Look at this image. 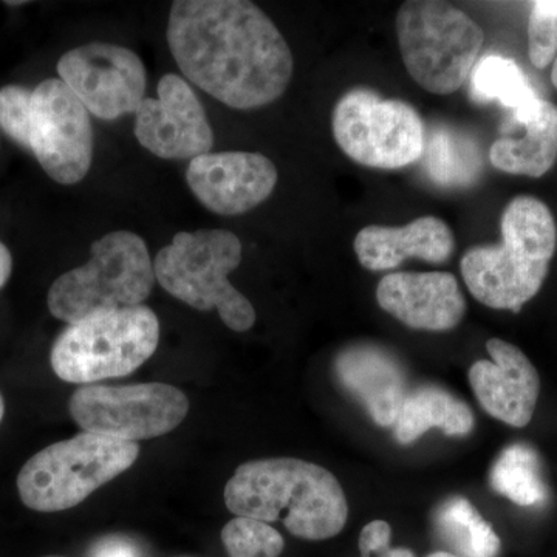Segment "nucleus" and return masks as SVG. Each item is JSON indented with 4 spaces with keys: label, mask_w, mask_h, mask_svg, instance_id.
Here are the masks:
<instances>
[{
    "label": "nucleus",
    "mask_w": 557,
    "mask_h": 557,
    "mask_svg": "<svg viewBox=\"0 0 557 557\" xmlns=\"http://www.w3.org/2000/svg\"><path fill=\"white\" fill-rule=\"evenodd\" d=\"M166 36L185 78L228 108L269 106L292 81L287 40L247 0H177Z\"/></svg>",
    "instance_id": "1"
},
{
    "label": "nucleus",
    "mask_w": 557,
    "mask_h": 557,
    "mask_svg": "<svg viewBox=\"0 0 557 557\" xmlns=\"http://www.w3.org/2000/svg\"><path fill=\"white\" fill-rule=\"evenodd\" d=\"M222 542L230 557H278L285 548L277 530L248 518H234L226 523Z\"/></svg>",
    "instance_id": "25"
},
{
    "label": "nucleus",
    "mask_w": 557,
    "mask_h": 557,
    "mask_svg": "<svg viewBox=\"0 0 557 557\" xmlns=\"http://www.w3.org/2000/svg\"><path fill=\"white\" fill-rule=\"evenodd\" d=\"M435 527L458 557H498L500 537L471 502L449 498L435 512Z\"/></svg>",
    "instance_id": "21"
},
{
    "label": "nucleus",
    "mask_w": 557,
    "mask_h": 557,
    "mask_svg": "<svg viewBox=\"0 0 557 557\" xmlns=\"http://www.w3.org/2000/svg\"><path fill=\"white\" fill-rule=\"evenodd\" d=\"M70 416L84 432L137 443L161 437L188 416L189 399L163 383L84 386L70 398Z\"/></svg>",
    "instance_id": "10"
},
{
    "label": "nucleus",
    "mask_w": 557,
    "mask_h": 557,
    "mask_svg": "<svg viewBox=\"0 0 557 557\" xmlns=\"http://www.w3.org/2000/svg\"><path fill=\"white\" fill-rule=\"evenodd\" d=\"M22 146L61 185H76L94 160L89 110L61 79H46L32 90L27 131Z\"/></svg>",
    "instance_id": "11"
},
{
    "label": "nucleus",
    "mask_w": 557,
    "mask_h": 557,
    "mask_svg": "<svg viewBox=\"0 0 557 557\" xmlns=\"http://www.w3.org/2000/svg\"><path fill=\"white\" fill-rule=\"evenodd\" d=\"M423 157L424 171L432 182L450 188L472 185L482 171L474 141L450 129L432 131Z\"/></svg>",
    "instance_id": "23"
},
{
    "label": "nucleus",
    "mask_w": 557,
    "mask_h": 557,
    "mask_svg": "<svg viewBox=\"0 0 557 557\" xmlns=\"http://www.w3.org/2000/svg\"><path fill=\"white\" fill-rule=\"evenodd\" d=\"M491 486L519 507H536L547 502L548 487L542 475L536 450L525 443L508 446L491 469Z\"/></svg>",
    "instance_id": "22"
},
{
    "label": "nucleus",
    "mask_w": 557,
    "mask_h": 557,
    "mask_svg": "<svg viewBox=\"0 0 557 557\" xmlns=\"http://www.w3.org/2000/svg\"><path fill=\"white\" fill-rule=\"evenodd\" d=\"M428 557H458V556L453 555V553L438 552V553H432V555L428 556Z\"/></svg>",
    "instance_id": "30"
},
{
    "label": "nucleus",
    "mask_w": 557,
    "mask_h": 557,
    "mask_svg": "<svg viewBox=\"0 0 557 557\" xmlns=\"http://www.w3.org/2000/svg\"><path fill=\"white\" fill-rule=\"evenodd\" d=\"M434 428L446 435H467L474 428V416L448 391L435 386L417 388L408 394L399 409L395 437L403 445H409Z\"/></svg>",
    "instance_id": "20"
},
{
    "label": "nucleus",
    "mask_w": 557,
    "mask_h": 557,
    "mask_svg": "<svg viewBox=\"0 0 557 557\" xmlns=\"http://www.w3.org/2000/svg\"><path fill=\"white\" fill-rule=\"evenodd\" d=\"M89 557H141V552L131 539L109 536L94 545Z\"/></svg>",
    "instance_id": "28"
},
{
    "label": "nucleus",
    "mask_w": 557,
    "mask_h": 557,
    "mask_svg": "<svg viewBox=\"0 0 557 557\" xmlns=\"http://www.w3.org/2000/svg\"><path fill=\"white\" fill-rule=\"evenodd\" d=\"M376 300L403 324L426 332H449L467 313L457 277L446 271L387 274L376 287Z\"/></svg>",
    "instance_id": "16"
},
{
    "label": "nucleus",
    "mask_w": 557,
    "mask_h": 557,
    "mask_svg": "<svg viewBox=\"0 0 557 557\" xmlns=\"http://www.w3.org/2000/svg\"><path fill=\"white\" fill-rule=\"evenodd\" d=\"M11 270H13V258H11L9 248L0 242V288L9 281Z\"/></svg>",
    "instance_id": "29"
},
{
    "label": "nucleus",
    "mask_w": 557,
    "mask_h": 557,
    "mask_svg": "<svg viewBox=\"0 0 557 557\" xmlns=\"http://www.w3.org/2000/svg\"><path fill=\"white\" fill-rule=\"evenodd\" d=\"M46 557H62V556H46Z\"/></svg>",
    "instance_id": "32"
},
{
    "label": "nucleus",
    "mask_w": 557,
    "mask_h": 557,
    "mask_svg": "<svg viewBox=\"0 0 557 557\" xmlns=\"http://www.w3.org/2000/svg\"><path fill=\"white\" fill-rule=\"evenodd\" d=\"M493 361L474 362L469 368V384L480 406L496 420L512 428H525L536 410L541 379L527 355L507 341L486 343Z\"/></svg>",
    "instance_id": "15"
},
{
    "label": "nucleus",
    "mask_w": 557,
    "mask_h": 557,
    "mask_svg": "<svg viewBox=\"0 0 557 557\" xmlns=\"http://www.w3.org/2000/svg\"><path fill=\"white\" fill-rule=\"evenodd\" d=\"M399 51L418 86L435 95H450L471 76L482 53L485 33L453 3L409 0L399 7Z\"/></svg>",
    "instance_id": "6"
},
{
    "label": "nucleus",
    "mask_w": 557,
    "mask_h": 557,
    "mask_svg": "<svg viewBox=\"0 0 557 557\" xmlns=\"http://www.w3.org/2000/svg\"><path fill=\"white\" fill-rule=\"evenodd\" d=\"M354 247L366 270L384 271L410 258L445 263L456 249V237L442 219L426 215L406 226H366L355 237Z\"/></svg>",
    "instance_id": "17"
},
{
    "label": "nucleus",
    "mask_w": 557,
    "mask_h": 557,
    "mask_svg": "<svg viewBox=\"0 0 557 557\" xmlns=\"http://www.w3.org/2000/svg\"><path fill=\"white\" fill-rule=\"evenodd\" d=\"M528 54L536 69H547L555 62L552 81L557 89V0L533 3L528 21Z\"/></svg>",
    "instance_id": "26"
},
{
    "label": "nucleus",
    "mask_w": 557,
    "mask_h": 557,
    "mask_svg": "<svg viewBox=\"0 0 557 557\" xmlns=\"http://www.w3.org/2000/svg\"><path fill=\"white\" fill-rule=\"evenodd\" d=\"M225 504L237 518L282 522L307 541L335 537L346 527L348 505L338 479L299 458L248 461L226 483Z\"/></svg>",
    "instance_id": "2"
},
{
    "label": "nucleus",
    "mask_w": 557,
    "mask_h": 557,
    "mask_svg": "<svg viewBox=\"0 0 557 557\" xmlns=\"http://www.w3.org/2000/svg\"><path fill=\"white\" fill-rule=\"evenodd\" d=\"M469 91L472 101L480 104L497 101L512 112L539 98L519 65L500 54H487L479 60L469 76Z\"/></svg>",
    "instance_id": "24"
},
{
    "label": "nucleus",
    "mask_w": 557,
    "mask_h": 557,
    "mask_svg": "<svg viewBox=\"0 0 557 557\" xmlns=\"http://www.w3.org/2000/svg\"><path fill=\"white\" fill-rule=\"evenodd\" d=\"M240 262L242 242L231 231H182L157 255L153 271L174 298L200 311L218 310L226 327L247 332L255 307L228 278Z\"/></svg>",
    "instance_id": "4"
},
{
    "label": "nucleus",
    "mask_w": 557,
    "mask_h": 557,
    "mask_svg": "<svg viewBox=\"0 0 557 557\" xmlns=\"http://www.w3.org/2000/svg\"><path fill=\"white\" fill-rule=\"evenodd\" d=\"M138 454L137 443L81 432L35 454L17 475V490L25 507L64 511L127 471Z\"/></svg>",
    "instance_id": "8"
},
{
    "label": "nucleus",
    "mask_w": 557,
    "mask_h": 557,
    "mask_svg": "<svg viewBox=\"0 0 557 557\" xmlns=\"http://www.w3.org/2000/svg\"><path fill=\"white\" fill-rule=\"evenodd\" d=\"M339 383L380 426H394L406 397L405 370L394 355L375 346H351L335 361Z\"/></svg>",
    "instance_id": "18"
},
{
    "label": "nucleus",
    "mask_w": 557,
    "mask_h": 557,
    "mask_svg": "<svg viewBox=\"0 0 557 557\" xmlns=\"http://www.w3.org/2000/svg\"><path fill=\"white\" fill-rule=\"evenodd\" d=\"M159 341V318L149 307L100 311L69 324L58 336L51 368L65 383L121 379L145 364Z\"/></svg>",
    "instance_id": "7"
},
{
    "label": "nucleus",
    "mask_w": 557,
    "mask_h": 557,
    "mask_svg": "<svg viewBox=\"0 0 557 557\" xmlns=\"http://www.w3.org/2000/svg\"><path fill=\"white\" fill-rule=\"evenodd\" d=\"M89 262L53 282L50 313L75 324L100 311L143 306L156 284L148 245L132 231L106 234L91 245Z\"/></svg>",
    "instance_id": "5"
},
{
    "label": "nucleus",
    "mask_w": 557,
    "mask_h": 557,
    "mask_svg": "<svg viewBox=\"0 0 557 557\" xmlns=\"http://www.w3.org/2000/svg\"><path fill=\"white\" fill-rule=\"evenodd\" d=\"M277 170L262 153H205L189 161L186 182L197 200L220 215H239L263 203L277 185Z\"/></svg>",
    "instance_id": "14"
},
{
    "label": "nucleus",
    "mask_w": 557,
    "mask_h": 557,
    "mask_svg": "<svg viewBox=\"0 0 557 557\" xmlns=\"http://www.w3.org/2000/svg\"><path fill=\"white\" fill-rule=\"evenodd\" d=\"M512 119L525 127V134L496 139L490 149L491 164L507 174L542 177L557 161V108L537 98L512 112Z\"/></svg>",
    "instance_id": "19"
},
{
    "label": "nucleus",
    "mask_w": 557,
    "mask_h": 557,
    "mask_svg": "<svg viewBox=\"0 0 557 557\" xmlns=\"http://www.w3.org/2000/svg\"><path fill=\"white\" fill-rule=\"evenodd\" d=\"M3 413H5V401H3V397L0 395V423H2Z\"/></svg>",
    "instance_id": "31"
},
{
    "label": "nucleus",
    "mask_w": 557,
    "mask_h": 557,
    "mask_svg": "<svg viewBox=\"0 0 557 557\" xmlns=\"http://www.w3.org/2000/svg\"><path fill=\"white\" fill-rule=\"evenodd\" d=\"M159 97L145 98L135 112L139 145L164 160H194L211 152L214 134L207 110L185 78L168 73Z\"/></svg>",
    "instance_id": "13"
},
{
    "label": "nucleus",
    "mask_w": 557,
    "mask_h": 557,
    "mask_svg": "<svg viewBox=\"0 0 557 557\" xmlns=\"http://www.w3.org/2000/svg\"><path fill=\"white\" fill-rule=\"evenodd\" d=\"M392 528L384 520H373L362 528L358 547L361 557H416L408 548H391Z\"/></svg>",
    "instance_id": "27"
},
{
    "label": "nucleus",
    "mask_w": 557,
    "mask_h": 557,
    "mask_svg": "<svg viewBox=\"0 0 557 557\" xmlns=\"http://www.w3.org/2000/svg\"><path fill=\"white\" fill-rule=\"evenodd\" d=\"M333 137L358 164L373 170H401L417 163L426 146V131L408 102L383 100L368 89L347 91L332 115Z\"/></svg>",
    "instance_id": "9"
},
{
    "label": "nucleus",
    "mask_w": 557,
    "mask_h": 557,
    "mask_svg": "<svg viewBox=\"0 0 557 557\" xmlns=\"http://www.w3.org/2000/svg\"><path fill=\"white\" fill-rule=\"evenodd\" d=\"M60 79L97 119L119 120L137 112L148 76L138 54L123 46L90 42L62 54Z\"/></svg>",
    "instance_id": "12"
},
{
    "label": "nucleus",
    "mask_w": 557,
    "mask_h": 557,
    "mask_svg": "<svg viewBox=\"0 0 557 557\" xmlns=\"http://www.w3.org/2000/svg\"><path fill=\"white\" fill-rule=\"evenodd\" d=\"M500 233V245H478L465 252L461 276L483 306L518 313L547 278L557 226L544 201L518 196L504 209Z\"/></svg>",
    "instance_id": "3"
}]
</instances>
